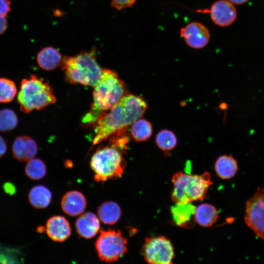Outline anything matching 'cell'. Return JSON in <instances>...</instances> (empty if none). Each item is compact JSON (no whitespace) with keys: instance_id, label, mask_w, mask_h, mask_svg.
<instances>
[{"instance_id":"3","label":"cell","mask_w":264,"mask_h":264,"mask_svg":"<svg viewBox=\"0 0 264 264\" xmlns=\"http://www.w3.org/2000/svg\"><path fill=\"white\" fill-rule=\"evenodd\" d=\"M96 49L83 51L72 57H64L61 64L66 80L71 83L95 86L100 81L103 70L96 59Z\"/></svg>"},{"instance_id":"9","label":"cell","mask_w":264,"mask_h":264,"mask_svg":"<svg viewBox=\"0 0 264 264\" xmlns=\"http://www.w3.org/2000/svg\"><path fill=\"white\" fill-rule=\"evenodd\" d=\"M244 221L264 241V188H257L253 195L247 200Z\"/></svg>"},{"instance_id":"2","label":"cell","mask_w":264,"mask_h":264,"mask_svg":"<svg viewBox=\"0 0 264 264\" xmlns=\"http://www.w3.org/2000/svg\"><path fill=\"white\" fill-rule=\"evenodd\" d=\"M126 94V87L117 73L104 69L100 81L94 86L91 109L83 117L82 122L94 123L101 115L112 108Z\"/></svg>"},{"instance_id":"12","label":"cell","mask_w":264,"mask_h":264,"mask_svg":"<svg viewBox=\"0 0 264 264\" xmlns=\"http://www.w3.org/2000/svg\"><path fill=\"white\" fill-rule=\"evenodd\" d=\"M37 152L38 146L36 141L26 135L17 136L12 144V155L20 161H28L33 158Z\"/></svg>"},{"instance_id":"15","label":"cell","mask_w":264,"mask_h":264,"mask_svg":"<svg viewBox=\"0 0 264 264\" xmlns=\"http://www.w3.org/2000/svg\"><path fill=\"white\" fill-rule=\"evenodd\" d=\"M196 209V207L192 203H176L171 208L174 223L181 227H192L195 221Z\"/></svg>"},{"instance_id":"1","label":"cell","mask_w":264,"mask_h":264,"mask_svg":"<svg viewBox=\"0 0 264 264\" xmlns=\"http://www.w3.org/2000/svg\"><path fill=\"white\" fill-rule=\"evenodd\" d=\"M147 109V104L142 98L126 94L109 112L101 115L94 123L93 145L124 132L128 126L142 116Z\"/></svg>"},{"instance_id":"11","label":"cell","mask_w":264,"mask_h":264,"mask_svg":"<svg viewBox=\"0 0 264 264\" xmlns=\"http://www.w3.org/2000/svg\"><path fill=\"white\" fill-rule=\"evenodd\" d=\"M209 13L213 22L216 25L228 26L236 19L237 11L234 4L227 0H219L210 7Z\"/></svg>"},{"instance_id":"16","label":"cell","mask_w":264,"mask_h":264,"mask_svg":"<svg viewBox=\"0 0 264 264\" xmlns=\"http://www.w3.org/2000/svg\"><path fill=\"white\" fill-rule=\"evenodd\" d=\"M75 227L78 234L81 237L91 239L97 234L100 224L95 214L88 212L82 214L77 219Z\"/></svg>"},{"instance_id":"6","label":"cell","mask_w":264,"mask_h":264,"mask_svg":"<svg viewBox=\"0 0 264 264\" xmlns=\"http://www.w3.org/2000/svg\"><path fill=\"white\" fill-rule=\"evenodd\" d=\"M90 166L94 174V180L104 183L121 177L126 162L122 152L110 145L96 150L90 159Z\"/></svg>"},{"instance_id":"24","label":"cell","mask_w":264,"mask_h":264,"mask_svg":"<svg viewBox=\"0 0 264 264\" xmlns=\"http://www.w3.org/2000/svg\"><path fill=\"white\" fill-rule=\"evenodd\" d=\"M18 123L16 113L9 109L0 110V131L8 132L14 130Z\"/></svg>"},{"instance_id":"23","label":"cell","mask_w":264,"mask_h":264,"mask_svg":"<svg viewBox=\"0 0 264 264\" xmlns=\"http://www.w3.org/2000/svg\"><path fill=\"white\" fill-rule=\"evenodd\" d=\"M24 172L30 179L38 180L45 176L47 170L45 164L42 159L32 158L27 161Z\"/></svg>"},{"instance_id":"14","label":"cell","mask_w":264,"mask_h":264,"mask_svg":"<svg viewBox=\"0 0 264 264\" xmlns=\"http://www.w3.org/2000/svg\"><path fill=\"white\" fill-rule=\"evenodd\" d=\"M61 205L65 213L75 217L84 212L87 206V200L81 192L72 190L64 195L61 199Z\"/></svg>"},{"instance_id":"5","label":"cell","mask_w":264,"mask_h":264,"mask_svg":"<svg viewBox=\"0 0 264 264\" xmlns=\"http://www.w3.org/2000/svg\"><path fill=\"white\" fill-rule=\"evenodd\" d=\"M17 101L21 110L29 113L54 104L56 99L49 84L43 79L32 75L29 79L22 81Z\"/></svg>"},{"instance_id":"13","label":"cell","mask_w":264,"mask_h":264,"mask_svg":"<svg viewBox=\"0 0 264 264\" xmlns=\"http://www.w3.org/2000/svg\"><path fill=\"white\" fill-rule=\"evenodd\" d=\"M47 236L55 242H62L71 235V227L68 221L64 217L54 216L46 223Z\"/></svg>"},{"instance_id":"30","label":"cell","mask_w":264,"mask_h":264,"mask_svg":"<svg viewBox=\"0 0 264 264\" xmlns=\"http://www.w3.org/2000/svg\"><path fill=\"white\" fill-rule=\"evenodd\" d=\"M6 141L0 135V158L2 157L7 151Z\"/></svg>"},{"instance_id":"28","label":"cell","mask_w":264,"mask_h":264,"mask_svg":"<svg viewBox=\"0 0 264 264\" xmlns=\"http://www.w3.org/2000/svg\"><path fill=\"white\" fill-rule=\"evenodd\" d=\"M10 10V1L9 0H0V14L6 16Z\"/></svg>"},{"instance_id":"19","label":"cell","mask_w":264,"mask_h":264,"mask_svg":"<svg viewBox=\"0 0 264 264\" xmlns=\"http://www.w3.org/2000/svg\"><path fill=\"white\" fill-rule=\"evenodd\" d=\"M218 213L216 207L213 205L204 203L196 207L195 221L202 227H210L218 220Z\"/></svg>"},{"instance_id":"21","label":"cell","mask_w":264,"mask_h":264,"mask_svg":"<svg viewBox=\"0 0 264 264\" xmlns=\"http://www.w3.org/2000/svg\"><path fill=\"white\" fill-rule=\"evenodd\" d=\"M30 204L37 209L47 207L51 203L52 194L49 189L44 185H37L32 187L28 194Z\"/></svg>"},{"instance_id":"25","label":"cell","mask_w":264,"mask_h":264,"mask_svg":"<svg viewBox=\"0 0 264 264\" xmlns=\"http://www.w3.org/2000/svg\"><path fill=\"white\" fill-rule=\"evenodd\" d=\"M155 142L158 148L162 150L170 151L176 145L177 139L173 132L168 130H163L157 134Z\"/></svg>"},{"instance_id":"10","label":"cell","mask_w":264,"mask_h":264,"mask_svg":"<svg viewBox=\"0 0 264 264\" xmlns=\"http://www.w3.org/2000/svg\"><path fill=\"white\" fill-rule=\"evenodd\" d=\"M180 34L190 47L199 49L205 46L209 40L208 29L198 22H192L180 29Z\"/></svg>"},{"instance_id":"26","label":"cell","mask_w":264,"mask_h":264,"mask_svg":"<svg viewBox=\"0 0 264 264\" xmlns=\"http://www.w3.org/2000/svg\"><path fill=\"white\" fill-rule=\"evenodd\" d=\"M17 94V88L12 80L0 78V103H5L12 101Z\"/></svg>"},{"instance_id":"22","label":"cell","mask_w":264,"mask_h":264,"mask_svg":"<svg viewBox=\"0 0 264 264\" xmlns=\"http://www.w3.org/2000/svg\"><path fill=\"white\" fill-rule=\"evenodd\" d=\"M131 132L135 141H144L152 135V126L150 122L145 119H138L132 124Z\"/></svg>"},{"instance_id":"20","label":"cell","mask_w":264,"mask_h":264,"mask_svg":"<svg viewBox=\"0 0 264 264\" xmlns=\"http://www.w3.org/2000/svg\"><path fill=\"white\" fill-rule=\"evenodd\" d=\"M97 214L103 223L112 225L116 223L120 218L121 210L117 203L112 201H106L98 207Z\"/></svg>"},{"instance_id":"4","label":"cell","mask_w":264,"mask_h":264,"mask_svg":"<svg viewBox=\"0 0 264 264\" xmlns=\"http://www.w3.org/2000/svg\"><path fill=\"white\" fill-rule=\"evenodd\" d=\"M172 182L174 187L171 198L175 203L202 200L213 183L208 172L192 175L179 172L173 176Z\"/></svg>"},{"instance_id":"17","label":"cell","mask_w":264,"mask_h":264,"mask_svg":"<svg viewBox=\"0 0 264 264\" xmlns=\"http://www.w3.org/2000/svg\"><path fill=\"white\" fill-rule=\"evenodd\" d=\"M62 60L60 52L51 46L44 47L38 52L37 56L38 65L46 70L54 69L61 64Z\"/></svg>"},{"instance_id":"7","label":"cell","mask_w":264,"mask_h":264,"mask_svg":"<svg viewBox=\"0 0 264 264\" xmlns=\"http://www.w3.org/2000/svg\"><path fill=\"white\" fill-rule=\"evenodd\" d=\"M127 241L120 230H102L95 242L100 259L111 263L121 257L127 250Z\"/></svg>"},{"instance_id":"8","label":"cell","mask_w":264,"mask_h":264,"mask_svg":"<svg viewBox=\"0 0 264 264\" xmlns=\"http://www.w3.org/2000/svg\"><path fill=\"white\" fill-rule=\"evenodd\" d=\"M142 254L149 264H174V248L171 241L162 236L147 238Z\"/></svg>"},{"instance_id":"31","label":"cell","mask_w":264,"mask_h":264,"mask_svg":"<svg viewBox=\"0 0 264 264\" xmlns=\"http://www.w3.org/2000/svg\"><path fill=\"white\" fill-rule=\"evenodd\" d=\"M4 189L7 193H10L11 192L10 191H11V192L13 193V192L11 191V190L15 192V187L10 183H6L5 185Z\"/></svg>"},{"instance_id":"32","label":"cell","mask_w":264,"mask_h":264,"mask_svg":"<svg viewBox=\"0 0 264 264\" xmlns=\"http://www.w3.org/2000/svg\"><path fill=\"white\" fill-rule=\"evenodd\" d=\"M231 3L235 5H241L246 3L248 0H227Z\"/></svg>"},{"instance_id":"27","label":"cell","mask_w":264,"mask_h":264,"mask_svg":"<svg viewBox=\"0 0 264 264\" xmlns=\"http://www.w3.org/2000/svg\"><path fill=\"white\" fill-rule=\"evenodd\" d=\"M136 0H111V6L118 10L131 7L135 3Z\"/></svg>"},{"instance_id":"29","label":"cell","mask_w":264,"mask_h":264,"mask_svg":"<svg viewBox=\"0 0 264 264\" xmlns=\"http://www.w3.org/2000/svg\"><path fill=\"white\" fill-rule=\"evenodd\" d=\"M8 27V22L6 16L0 14V35L3 34Z\"/></svg>"},{"instance_id":"18","label":"cell","mask_w":264,"mask_h":264,"mask_svg":"<svg viewBox=\"0 0 264 264\" xmlns=\"http://www.w3.org/2000/svg\"><path fill=\"white\" fill-rule=\"evenodd\" d=\"M214 168L219 177L223 179H228L235 176L239 167L234 157L231 155H222L216 161Z\"/></svg>"}]
</instances>
